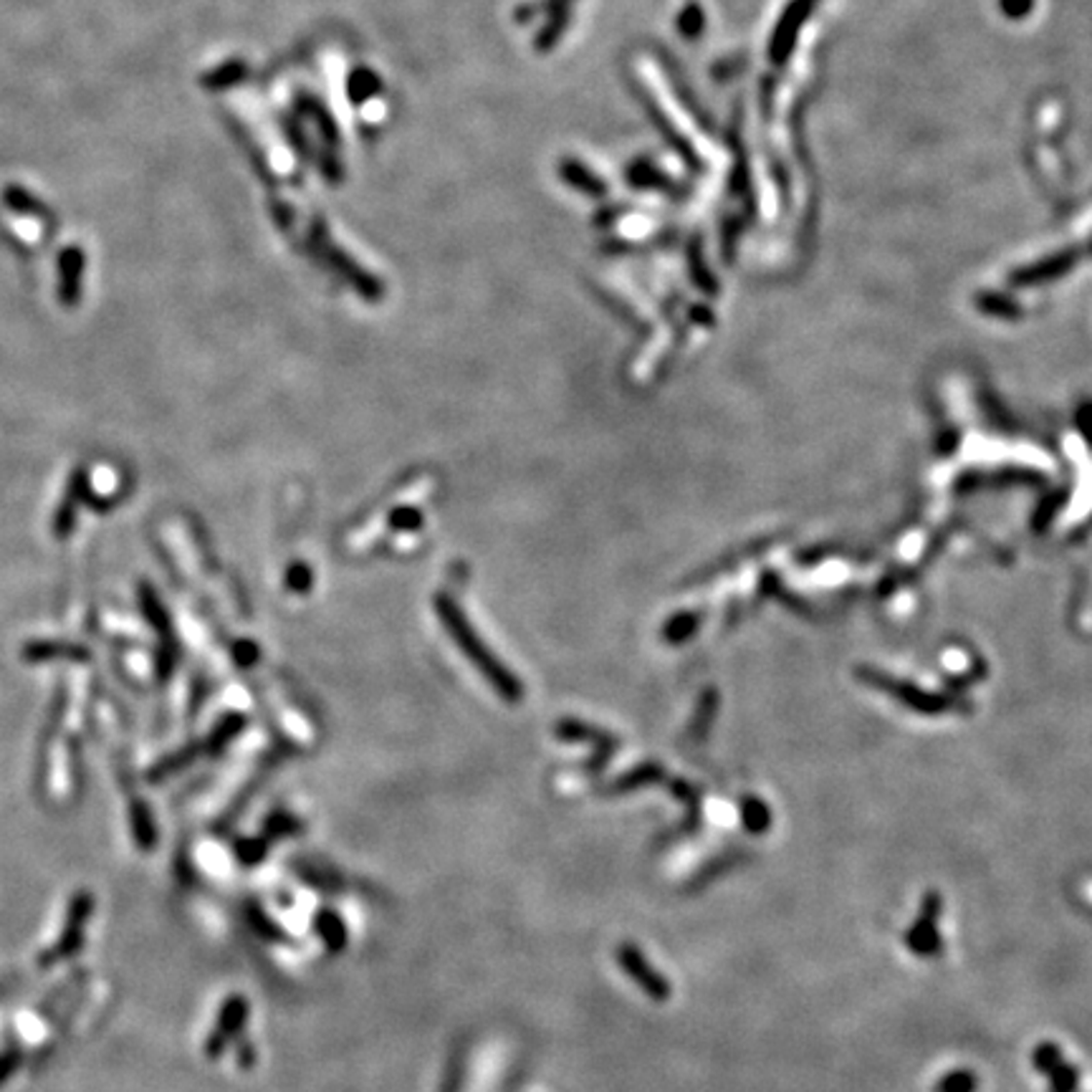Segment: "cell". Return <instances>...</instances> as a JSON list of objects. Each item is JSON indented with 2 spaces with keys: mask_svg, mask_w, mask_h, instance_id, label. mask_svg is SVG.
Masks as SVG:
<instances>
[{
  "mask_svg": "<svg viewBox=\"0 0 1092 1092\" xmlns=\"http://www.w3.org/2000/svg\"><path fill=\"white\" fill-rule=\"evenodd\" d=\"M943 911V900L936 890H928L921 903L916 923L905 930V946L916 954L918 959H938L943 954V938L938 933V918Z\"/></svg>",
  "mask_w": 1092,
  "mask_h": 1092,
  "instance_id": "6da1fadb",
  "label": "cell"
},
{
  "mask_svg": "<svg viewBox=\"0 0 1092 1092\" xmlns=\"http://www.w3.org/2000/svg\"><path fill=\"white\" fill-rule=\"evenodd\" d=\"M618 961L620 966L624 968V974L630 976L637 987L643 989L653 1001H668L670 984L658 974L656 968H653V963L640 954L637 946H632V943H622V946L618 949Z\"/></svg>",
  "mask_w": 1092,
  "mask_h": 1092,
  "instance_id": "7a4b0ae2",
  "label": "cell"
},
{
  "mask_svg": "<svg viewBox=\"0 0 1092 1092\" xmlns=\"http://www.w3.org/2000/svg\"><path fill=\"white\" fill-rule=\"evenodd\" d=\"M84 276V250L69 245L58 253V299L63 306H76L82 296Z\"/></svg>",
  "mask_w": 1092,
  "mask_h": 1092,
  "instance_id": "3957f363",
  "label": "cell"
},
{
  "mask_svg": "<svg viewBox=\"0 0 1092 1092\" xmlns=\"http://www.w3.org/2000/svg\"><path fill=\"white\" fill-rule=\"evenodd\" d=\"M245 1017H248V1004H245V998L233 997L231 1001H228V1006L223 1009V1022H220L218 1036H215V1039L207 1044V1049H210V1057L220 1055V1047H223V1044L228 1042L233 1035H236V1030L245 1022Z\"/></svg>",
  "mask_w": 1092,
  "mask_h": 1092,
  "instance_id": "277c9868",
  "label": "cell"
},
{
  "mask_svg": "<svg viewBox=\"0 0 1092 1092\" xmlns=\"http://www.w3.org/2000/svg\"><path fill=\"white\" fill-rule=\"evenodd\" d=\"M84 471H76L74 478H71L69 483V496L63 499L61 508H58L56 513V521H54V531H56V537H69L71 526H74V516H76V501L82 499L84 496Z\"/></svg>",
  "mask_w": 1092,
  "mask_h": 1092,
  "instance_id": "5b68a950",
  "label": "cell"
},
{
  "mask_svg": "<svg viewBox=\"0 0 1092 1092\" xmlns=\"http://www.w3.org/2000/svg\"><path fill=\"white\" fill-rule=\"evenodd\" d=\"M25 660H49V658H74V660H87L89 650L79 645L63 643H31L23 650Z\"/></svg>",
  "mask_w": 1092,
  "mask_h": 1092,
  "instance_id": "8992f818",
  "label": "cell"
},
{
  "mask_svg": "<svg viewBox=\"0 0 1092 1092\" xmlns=\"http://www.w3.org/2000/svg\"><path fill=\"white\" fill-rule=\"evenodd\" d=\"M3 200H6V206L11 207V210L23 212V215H36V218H49L51 220V212L46 210L44 203H38V200L33 198L28 190L19 188V185H8V188L3 190Z\"/></svg>",
  "mask_w": 1092,
  "mask_h": 1092,
  "instance_id": "52a82bcc",
  "label": "cell"
},
{
  "mask_svg": "<svg viewBox=\"0 0 1092 1092\" xmlns=\"http://www.w3.org/2000/svg\"><path fill=\"white\" fill-rule=\"evenodd\" d=\"M317 930H319V936H321V941L326 943V949L334 951V954H337L344 943H347V928H344L342 918H339L337 913H331V911L319 913Z\"/></svg>",
  "mask_w": 1092,
  "mask_h": 1092,
  "instance_id": "ba28073f",
  "label": "cell"
},
{
  "mask_svg": "<svg viewBox=\"0 0 1092 1092\" xmlns=\"http://www.w3.org/2000/svg\"><path fill=\"white\" fill-rule=\"evenodd\" d=\"M1062 1062H1065L1062 1060V1047L1055 1042L1036 1044V1049L1032 1052V1065L1039 1074H1049L1055 1068H1060Z\"/></svg>",
  "mask_w": 1092,
  "mask_h": 1092,
  "instance_id": "9c48e42d",
  "label": "cell"
},
{
  "mask_svg": "<svg viewBox=\"0 0 1092 1092\" xmlns=\"http://www.w3.org/2000/svg\"><path fill=\"white\" fill-rule=\"evenodd\" d=\"M976 1087H979V1077L971 1070H954L938 1080L936 1092H976Z\"/></svg>",
  "mask_w": 1092,
  "mask_h": 1092,
  "instance_id": "30bf717a",
  "label": "cell"
},
{
  "mask_svg": "<svg viewBox=\"0 0 1092 1092\" xmlns=\"http://www.w3.org/2000/svg\"><path fill=\"white\" fill-rule=\"evenodd\" d=\"M1047 1077L1049 1092H1077V1085H1080V1070L1070 1062H1062L1060 1068L1052 1070Z\"/></svg>",
  "mask_w": 1092,
  "mask_h": 1092,
  "instance_id": "8fae6325",
  "label": "cell"
},
{
  "mask_svg": "<svg viewBox=\"0 0 1092 1092\" xmlns=\"http://www.w3.org/2000/svg\"><path fill=\"white\" fill-rule=\"evenodd\" d=\"M751 810H754L751 814H749V811L743 814V822H746V827H749L751 832H764V827H767V822H769V814L764 811V807H759V805H754Z\"/></svg>",
  "mask_w": 1092,
  "mask_h": 1092,
  "instance_id": "7c38bea8",
  "label": "cell"
}]
</instances>
